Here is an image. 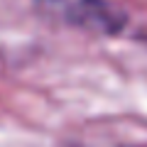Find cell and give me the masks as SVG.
<instances>
[{"label": "cell", "instance_id": "cell-1", "mask_svg": "<svg viewBox=\"0 0 147 147\" xmlns=\"http://www.w3.org/2000/svg\"><path fill=\"white\" fill-rule=\"evenodd\" d=\"M44 12L71 27L96 34H118L125 15L108 0H37Z\"/></svg>", "mask_w": 147, "mask_h": 147}]
</instances>
